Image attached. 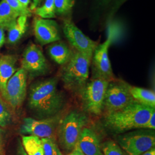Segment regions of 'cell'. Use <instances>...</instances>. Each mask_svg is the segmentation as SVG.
<instances>
[{"mask_svg": "<svg viewBox=\"0 0 155 155\" xmlns=\"http://www.w3.org/2000/svg\"><path fill=\"white\" fill-rule=\"evenodd\" d=\"M58 84V78L53 77L38 81L31 86L28 107L38 119L60 114L66 106V96Z\"/></svg>", "mask_w": 155, "mask_h": 155, "instance_id": "6da1fadb", "label": "cell"}, {"mask_svg": "<svg viewBox=\"0 0 155 155\" xmlns=\"http://www.w3.org/2000/svg\"><path fill=\"white\" fill-rule=\"evenodd\" d=\"M154 110L155 108L135 101L120 110L106 114L104 125L116 134L143 129Z\"/></svg>", "mask_w": 155, "mask_h": 155, "instance_id": "7a4b0ae2", "label": "cell"}, {"mask_svg": "<svg viewBox=\"0 0 155 155\" xmlns=\"http://www.w3.org/2000/svg\"><path fill=\"white\" fill-rule=\"evenodd\" d=\"M91 59L77 51H73L72 56L63 66L61 72L65 89L74 94H80L88 82Z\"/></svg>", "mask_w": 155, "mask_h": 155, "instance_id": "3957f363", "label": "cell"}, {"mask_svg": "<svg viewBox=\"0 0 155 155\" xmlns=\"http://www.w3.org/2000/svg\"><path fill=\"white\" fill-rule=\"evenodd\" d=\"M89 120L85 113L77 110L63 117L56 132L59 144L63 150L71 152L75 148L81 133Z\"/></svg>", "mask_w": 155, "mask_h": 155, "instance_id": "277c9868", "label": "cell"}, {"mask_svg": "<svg viewBox=\"0 0 155 155\" xmlns=\"http://www.w3.org/2000/svg\"><path fill=\"white\" fill-rule=\"evenodd\" d=\"M116 140L127 155H140L155 148V130L135 129L117 134Z\"/></svg>", "mask_w": 155, "mask_h": 155, "instance_id": "5b68a950", "label": "cell"}, {"mask_svg": "<svg viewBox=\"0 0 155 155\" xmlns=\"http://www.w3.org/2000/svg\"><path fill=\"white\" fill-rule=\"evenodd\" d=\"M109 82L102 79H91L86 83L79 94L85 112L95 116L102 114Z\"/></svg>", "mask_w": 155, "mask_h": 155, "instance_id": "8992f818", "label": "cell"}, {"mask_svg": "<svg viewBox=\"0 0 155 155\" xmlns=\"http://www.w3.org/2000/svg\"><path fill=\"white\" fill-rule=\"evenodd\" d=\"M130 85L121 79L109 81L106 92L104 110L106 114L120 110L134 101L130 92Z\"/></svg>", "mask_w": 155, "mask_h": 155, "instance_id": "52a82bcc", "label": "cell"}, {"mask_svg": "<svg viewBox=\"0 0 155 155\" xmlns=\"http://www.w3.org/2000/svg\"><path fill=\"white\" fill-rule=\"evenodd\" d=\"M114 39V32L111 26L105 41L98 45L92 56L91 79H102L111 81L116 79L109 57V48Z\"/></svg>", "mask_w": 155, "mask_h": 155, "instance_id": "ba28073f", "label": "cell"}, {"mask_svg": "<svg viewBox=\"0 0 155 155\" xmlns=\"http://www.w3.org/2000/svg\"><path fill=\"white\" fill-rule=\"evenodd\" d=\"M63 117L61 113L54 116L43 119L25 118L23 119L20 132L24 135H32L40 139H55V134Z\"/></svg>", "mask_w": 155, "mask_h": 155, "instance_id": "9c48e42d", "label": "cell"}, {"mask_svg": "<svg viewBox=\"0 0 155 155\" xmlns=\"http://www.w3.org/2000/svg\"><path fill=\"white\" fill-rule=\"evenodd\" d=\"M21 65L30 77L45 75L49 70V66L42 51L35 44H31L25 48L21 61Z\"/></svg>", "mask_w": 155, "mask_h": 155, "instance_id": "30bf717a", "label": "cell"}, {"mask_svg": "<svg viewBox=\"0 0 155 155\" xmlns=\"http://www.w3.org/2000/svg\"><path fill=\"white\" fill-rule=\"evenodd\" d=\"M63 31L75 51L92 58L98 43L85 35L70 19L63 21Z\"/></svg>", "mask_w": 155, "mask_h": 155, "instance_id": "8fae6325", "label": "cell"}, {"mask_svg": "<svg viewBox=\"0 0 155 155\" xmlns=\"http://www.w3.org/2000/svg\"><path fill=\"white\" fill-rule=\"evenodd\" d=\"M27 73L20 68L8 81L4 99L13 108L22 105L27 96Z\"/></svg>", "mask_w": 155, "mask_h": 155, "instance_id": "7c38bea8", "label": "cell"}, {"mask_svg": "<svg viewBox=\"0 0 155 155\" xmlns=\"http://www.w3.org/2000/svg\"><path fill=\"white\" fill-rule=\"evenodd\" d=\"M33 29L35 38L41 45H48L61 40L59 28L55 21L36 17Z\"/></svg>", "mask_w": 155, "mask_h": 155, "instance_id": "4fadbf2b", "label": "cell"}, {"mask_svg": "<svg viewBox=\"0 0 155 155\" xmlns=\"http://www.w3.org/2000/svg\"><path fill=\"white\" fill-rule=\"evenodd\" d=\"M85 155H103L101 143L93 129L85 127L82 131L77 145Z\"/></svg>", "mask_w": 155, "mask_h": 155, "instance_id": "5bb4252c", "label": "cell"}, {"mask_svg": "<svg viewBox=\"0 0 155 155\" xmlns=\"http://www.w3.org/2000/svg\"><path fill=\"white\" fill-rule=\"evenodd\" d=\"M17 61L15 55H6L0 57V94L4 98L6 84L17 71Z\"/></svg>", "mask_w": 155, "mask_h": 155, "instance_id": "9a60e30c", "label": "cell"}, {"mask_svg": "<svg viewBox=\"0 0 155 155\" xmlns=\"http://www.w3.org/2000/svg\"><path fill=\"white\" fill-rule=\"evenodd\" d=\"M48 53L51 58L57 64L63 66L72 56L73 51L64 43L58 41L48 47Z\"/></svg>", "mask_w": 155, "mask_h": 155, "instance_id": "2e32d148", "label": "cell"}, {"mask_svg": "<svg viewBox=\"0 0 155 155\" xmlns=\"http://www.w3.org/2000/svg\"><path fill=\"white\" fill-rule=\"evenodd\" d=\"M130 92L133 100L136 102L155 108V93L153 91L130 85Z\"/></svg>", "mask_w": 155, "mask_h": 155, "instance_id": "e0dca14e", "label": "cell"}, {"mask_svg": "<svg viewBox=\"0 0 155 155\" xmlns=\"http://www.w3.org/2000/svg\"><path fill=\"white\" fill-rule=\"evenodd\" d=\"M19 17L5 1L2 0L0 2V28L8 30L16 22L17 18Z\"/></svg>", "mask_w": 155, "mask_h": 155, "instance_id": "ac0fdd59", "label": "cell"}, {"mask_svg": "<svg viewBox=\"0 0 155 155\" xmlns=\"http://www.w3.org/2000/svg\"><path fill=\"white\" fill-rule=\"evenodd\" d=\"M22 145L28 155H44L42 141L40 138L32 135H23Z\"/></svg>", "mask_w": 155, "mask_h": 155, "instance_id": "d6986e66", "label": "cell"}, {"mask_svg": "<svg viewBox=\"0 0 155 155\" xmlns=\"http://www.w3.org/2000/svg\"><path fill=\"white\" fill-rule=\"evenodd\" d=\"M35 13L41 18L48 19L55 17L54 0H45L43 5L35 9Z\"/></svg>", "mask_w": 155, "mask_h": 155, "instance_id": "ffe728a7", "label": "cell"}, {"mask_svg": "<svg viewBox=\"0 0 155 155\" xmlns=\"http://www.w3.org/2000/svg\"><path fill=\"white\" fill-rule=\"evenodd\" d=\"M101 150L103 155H126L119 145L112 140H106L101 144Z\"/></svg>", "mask_w": 155, "mask_h": 155, "instance_id": "44dd1931", "label": "cell"}, {"mask_svg": "<svg viewBox=\"0 0 155 155\" xmlns=\"http://www.w3.org/2000/svg\"><path fill=\"white\" fill-rule=\"evenodd\" d=\"M41 140L43 147L44 155H63L55 139L44 138Z\"/></svg>", "mask_w": 155, "mask_h": 155, "instance_id": "7402d4cb", "label": "cell"}, {"mask_svg": "<svg viewBox=\"0 0 155 155\" xmlns=\"http://www.w3.org/2000/svg\"><path fill=\"white\" fill-rule=\"evenodd\" d=\"M12 120V114L6 102L0 96V127L8 126Z\"/></svg>", "mask_w": 155, "mask_h": 155, "instance_id": "603a6c76", "label": "cell"}, {"mask_svg": "<svg viewBox=\"0 0 155 155\" xmlns=\"http://www.w3.org/2000/svg\"><path fill=\"white\" fill-rule=\"evenodd\" d=\"M75 0H54L55 13L59 15H66L72 10Z\"/></svg>", "mask_w": 155, "mask_h": 155, "instance_id": "cb8c5ba5", "label": "cell"}, {"mask_svg": "<svg viewBox=\"0 0 155 155\" xmlns=\"http://www.w3.org/2000/svg\"><path fill=\"white\" fill-rule=\"evenodd\" d=\"M19 16H31L32 12L28 8L21 5L18 0H4Z\"/></svg>", "mask_w": 155, "mask_h": 155, "instance_id": "d4e9b609", "label": "cell"}, {"mask_svg": "<svg viewBox=\"0 0 155 155\" xmlns=\"http://www.w3.org/2000/svg\"><path fill=\"white\" fill-rule=\"evenodd\" d=\"M8 41L9 43L14 44L21 38L25 31L20 28L16 22L8 29Z\"/></svg>", "mask_w": 155, "mask_h": 155, "instance_id": "484cf974", "label": "cell"}, {"mask_svg": "<svg viewBox=\"0 0 155 155\" xmlns=\"http://www.w3.org/2000/svg\"><path fill=\"white\" fill-rule=\"evenodd\" d=\"M143 129H151V130H155V110L153 111L150 118L147 122V124L145 125Z\"/></svg>", "mask_w": 155, "mask_h": 155, "instance_id": "4316f807", "label": "cell"}, {"mask_svg": "<svg viewBox=\"0 0 155 155\" xmlns=\"http://www.w3.org/2000/svg\"><path fill=\"white\" fill-rule=\"evenodd\" d=\"M0 155H5V143L2 130L0 128Z\"/></svg>", "mask_w": 155, "mask_h": 155, "instance_id": "83f0119b", "label": "cell"}, {"mask_svg": "<svg viewBox=\"0 0 155 155\" xmlns=\"http://www.w3.org/2000/svg\"><path fill=\"white\" fill-rule=\"evenodd\" d=\"M17 155H28L22 147V144L19 143L17 147Z\"/></svg>", "mask_w": 155, "mask_h": 155, "instance_id": "f1b7e54d", "label": "cell"}, {"mask_svg": "<svg viewBox=\"0 0 155 155\" xmlns=\"http://www.w3.org/2000/svg\"><path fill=\"white\" fill-rule=\"evenodd\" d=\"M5 34H4V29L0 28V48L4 45L5 42Z\"/></svg>", "mask_w": 155, "mask_h": 155, "instance_id": "f546056e", "label": "cell"}, {"mask_svg": "<svg viewBox=\"0 0 155 155\" xmlns=\"http://www.w3.org/2000/svg\"><path fill=\"white\" fill-rule=\"evenodd\" d=\"M98 1V4L101 6H105L107 5L111 0H97Z\"/></svg>", "mask_w": 155, "mask_h": 155, "instance_id": "4dcf8cb0", "label": "cell"}, {"mask_svg": "<svg viewBox=\"0 0 155 155\" xmlns=\"http://www.w3.org/2000/svg\"><path fill=\"white\" fill-rule=\"evenodd\" d=\"M140 155H155V148H153Z\"/></svg>", "mask_w": 155, "mask_h": 155, "instance_id": "1f68e13d", "label": "cell"}, {"mask_svg": "<svg viewBox=\"0 0 155 155\" xmlns=\"http://www.w3.org/2000/svg\"><path fill=\"white\" fill-rule=\"evenodd\" d=\"M79 149L78 147L77 146L75 147V148L72 150V151L69 153L67 155H79Z\"/></svg>", "mask_w": 155, "mask_h": 155, "instance_id": "d6a6232c", "label": "cell"}, {"mask_svg": "<svg viewBox=\"0 0 155 155\" xmlns=\"http://www.w3.org/2000/svg\"><path fill=\"white\" fill-rule=\"evenodd\" d=\"M18 1L20 2V3L21 5L25 7H27V8H28V5L31 1V0H18Z\"/></svg>", "mask_w": 155, "mask_h": 155, "instance_id": "836d02e7", "label": "cell"}, {"mask_svg": "<svg viewBox=\"0 0 155 155\" xmlns=\"http://www.w3.org/2000/svg\"><path fill=\"white\" fill-rule=\"evenodd\" d=\"M40 1H41V0H35L34 4L31 6V9H35H35L36 8V5H37V4H38V2H39ZM31 9H30V10H31Z\"/></svg>", "mask_w": 155, "mask_h": 155, "instance_id": "e575fe53", "label": "cell"}, {"mask_svg": "<svg viewBox=\"0 0 155 155\" xmlns=\"http://www.w3.org/2000/svg\"><path fill=\"white\" fill-rule=\"evenodd\" d=\"M127 1V0H118L116 4V5H115L114 9H116L117 7L120 6V5H121L122 3H124V2L125 1Z\"/></svg>", "mask_w": 155, "mask_h": 155, "instance_id": "d590c367", "label": "cell"}, {"mask_svg": "<svg viewBox=\"0 0 155 155\" xmlns=\"http://www.w3.org/2000/svg\"><path fill=\"white\" fill-rule=\"evenodd\" d=\"M79 155H84V154H83V153H82V152H81V150H79Z\"/></svg>", "mask_w": 155, "mask_h": 155, "instance_id": "8d00e7d4", "label": "cell"}]
</instances>
